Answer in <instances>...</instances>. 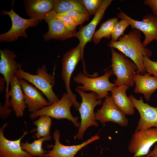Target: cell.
<instances>
[{"mask_svg": "<svg viewBox=\"0 0 157 157\" xmlns=\"http://www.w3.org/2000/svg\"><path fill=\"white\" fill-rule=\"evenodd\" d=\"M141 31L132 29L129 33L124 34L119 41L111 40L108 45L110 48L117 49L127 57L130 58L138 67L136 73L144 74L146 73L143 57L149 58L152 55L151 51L143 45L141 41Z\"/></svg>", "mask_w": 157, "mask_h": 157, "instance_id": "cell-1", "label": "cell"}, {"mask_svg": "<svg viewBox=\"0 0 157 157\" xmlns=\"http://www.w3.org/2000/svg\"><path fill=\"white\" fill-rule=\"evenodd\" d=\"M15 75L31 83L46 96L50 105L59 100L54 93L53 87L55 83L54 74L48 73L45 65L38 67L36 74H31L24 71L20 67Z\"/></svg>", "mask_w": 157, "mask_h": 157, "instance_id": "cell-2", "label": "cell"}, {"mask_svg": "<svg viewBox=\"0 0 157 157\" xmlns=\"http://www.w3.org/2000/svg\"><path fill=\"white\" fill-rule=\"evenodd\" d=\"M75 90L82 99V102L78 110L80 114L81 122L75 138L82 140L84 133L89 127L98 126V123L95 119L94 110L97 106L101 105L102 101L101 99H98L97 94L94 92L86 93L76 88Z\"/></svg>", "mask_w": 157, "mask_h": 157, "instance_id": "cell-3", "label": "cell"}, {"mask_svg": "<svg viewBox=\"0 0 157 157\" xmlns=\"http://www.w3.org/2000/svg\"><path fill=\"white\" fill-rule=\"evenodd\" d=\"M111 50V66L113 74L116 77L114 81L116 86L126 85L132 87L134 85V78L135 71L138 67L135 63L122 53L116 51L114 48Z\"/></svg>", "mask_w": 157, "mask_h": 157, "instance_id": "cell-4", "label": "cell"}, {"mask_svg": "<svg viewBox=\"0 0 157 157\" xmlns=\"http://www.w3.org/2000/svg\"><path fill=\"white\" fill-rule=\"evenodd\" d=\"M113 74L112 69L106 71L104 74L100 76L94 78L89 76L82 72H80L73 78L76 83L82 85L77 86L76 88L83 91H90L96 93L98 99H102L108 96V92L111 91L116 86L111 83L109 78Z\"/></svg>", "mask_w": 157, "mask_h": 157, "instance_id": "cell-5", "label": "cell"}, {"mask_svg": "<svg viewBox=\"0 0 157 157\" xmlns=\"http://www.w3.org/2000/svg\"><path fill=\"white\" fill-rule=\"evenodd\" d=\"M72 105H73V104L72 100L67 93L65 92L58 101L31 113L29 117L32 120L43 115L58 119H66L71 121L76 127L79 128L80 124L78 122V118L73 116L70 111V108Z\"/></svg>", "mask_w": 157, "mask_h": 157, "instance_id": "cell-6", "label": "cell"}, {"mask_svg": "<svg viewBox=\"0 0 157 157\" xmlns=\"http://www.w3.org/2000/svg\"><path fill=\"white\" fill-rule=\"evenodd\" d=\"M82 60L80 44L65 53L62 60L61 77L65 85L67 93L72 100L76 110L79 108L80 104L77 101L76 95L70 88V81L72 74L78 63Z\"/></svg>", "mask_w": 157, "mask_h": 157, "instance_id": "cell-7", "label": "cell"}, {"mask_svg": "<svg viewBox=\"0 0 157 157\" xmlns=\"http://www.w3.org/2000/svg\"><path fill=\"white\" fill-rule=\"evenodd\" d=\"M9 11L3 10L1 11L3 15H8L10 18L12 26L10 29L6 33L0 35V42H10L17 40L20 36L27 38L28 37L26 30L29 27H36L39 21L34 18L25 19L22 18L17 14L13 8Z\"/></svg>", "mask_w": 157, "mask_h": 157, "instance_id": "cell-8", "label": "cell"}, {"mask_svg": "<svg viewBox=\"0 0 157 157\" xmlns=\"http://www.w3.org/2000/svg\"><path fill=\"white\" fill-rule=\"evenodd\" d=\"M157 142V128L135 131L132 135L128 147L129 151L133 157L146 156L151 147Z\"/></svg>", "mask_w": 157, "mask_h": 157, "instance_id": "cell-9", "label": "cell"}, {"mask_svg": "<svg viewBox=\"0 0 157 157\" xmlns=\"http://www.w3.org/2000/svg\"><path fill=\"white\" fill-rule=\"evenodd\" d=\"M118 18L124 19L130 24L132 30L137 29L142 32L145 38L142 42L146 47L153 40L157 42V16L149 14L145 16L142 21L134 19L121 10L117 15Z\"/></svg>", "mask_w": 157, "mask_h": 157, "instance_id": "cell-10", "label": "cell"}, {"mask_svg": "<svg viewBox=\"0 0 157 157\" xmlns=\"http://www.w3.org/2000/svg\"><path fill=\"white\" fill-rule=\"evenodd\" d=\"M0 73L3 76L6 82V101L3 106L10 107L9 96L10 81L16 72L23 65L15 60L17 55L13 51L5 49H0Z\"/></svg>", "mask_w": 157, "mask_h": 157, "instance_id": "cell-11", "label": "cell"}, {"mask_svg": "<svg viewBox=\"0 0 157 157\" xmlns=\"http://www.w3.org/2000/svg\"><path fill=\"white\" fill-rule=\"evenodd\" d=\"M95 119L101 124L110 122L123 127L127 126L129 124L125 115L115 105L111 96L105 98L101 108L95 114Z\"/></svg>", "mask_w": 157, "mask_h": 157, "instance_id": "cell-12", "label": "cell"}, {"mask_svg": "<svg viewBox=\"0 0 157 157\" xmlns=\"http://www.w3.org/2000/svg\"><path fill=\"white\" fill-rule=\"evenodd\" d=\"M129 97L140 116L135 131L150 129L152 127L157 128V107L150 106L144 103L142 97L137 99L133 95H131Z\"/></svg>", "mask_w": 157, "mask_h": 157, "instance_id": "cell-13", "label": "cell"}, {"mask_svg": "<svg viewBox=\"0 0 157 157\" xmlns=\"http://www.w3.org/2000/svg\"><path fill=\"white\" fill-rule=\"evenodd\" d=\"M58 14L53 9L48 13L44 20L49 26L48 31L43 36L44 40L48 41L51 39L62 41L75 37L76 31L68 30L63 23L57 17Z\"/></svg>", "mask_w": 157, "mask_h": 157, "instance_id": "cell-14", "label": "cell"}, {"mask_svg": "<svg viewBox=\"0 0 157 157\" xmlns=\"http://www.w3.org/2000/svg\"><path fill=\"white\" fill-rule=\"evenodd\" d=\"M112 1V0H104L99 10L91 21L86 26L81 27L75 34V37L79 41L83 66H85L83 59L84 48L87 43L91 41L96 26L103 18L106 9Z\"/></svg>", "mask_w": 157, "mask_h": 157, "instance_id": "cell-15", "label": "cell"}, {"mask_svg": "<svg viewBox=\"0 0 157 157\" xmlns=\"http://www.w3.org/2000/svg\"><path fill=\"white\" fill-rule=\"evenodd\" d=\"M19 81L24 94L25 103L29 112L31 113L35 112L43 107L50 105L48 101L43 97L44 94L38 90L35 86L19 77Z\"/></svg>", "mask_w": 157, "mask_h": 157, "instance_id": "cell-16", "label": "cell"}, {"mask_svg": "<svg viewBox=\"0 0 157 157\" xmlns=\"http://www.w3.org/2000/svg\"><path fill=\"white\" fill-rule=\"evenodd\" d=\"M60 133L58 129L55 130L53 138L55 142L52 150L44 155V156L51 157H74L76 153L84 147L94 141L100 139L99 135L97 134L82 143L72 146H66L60 141Z\"/></svg>", "mask_w": 157, "mask_h": 157, "instance_id": "cell-17", "label": "cell"}, {"mask_svg": "<svg viewBox=\"0 0 157 157\" xmlns=\"http://www.w3.org/2000/svg\"><path fill=\"white\" fill-rule=\"evenodd\" d=\"M5 123L0 128V157H35L23 150L21 147V141L23 138L28 133L27 130L24 132L23 135L15 140H8L4 134L5 128L8 125Z\"/></svg>", "mask_w": 157, "mask_h": 157, "instance_id": "cell-18", "label": "cell"}, {"mask_svg": "<svg viewBox=\"0 0 157 157\" xmlns=\"http://www.w3.org/2000/svg\"><path fill=\"white\" fill-rule=\"evenodd\" d=\"M10 89L9 96L11 99L9 102L15 115L17 117H22L25 109L28 107L25 101L22 88L19 81V77L15 74L11 79Z\"/></svg>", "mask_w": 157, "mask_h": 157, "instance_id": "cell-19", "label": "cell"}, {"mask_svg": "<svg viewBox=\"0 0 157 157\" xmlns=\"http://www.w3.org/2000/svg\"><path fill=\"white\" fill-rule=\"evenodd\" d=\"M24 5L26 15L39 21L53 9L52 0H25Z\"/></svg>", "mask_w": 157, "mask_h": 157, "instance_id": "cell-20", "label": "cell"}, {"mask_svg": "<svg viewBox=\"0 0 157 157\" xmlns=\"http://www.w3.org/2000/svg\"><path fill=\"white\" fill-rule=\"evenodd\" d=\"M134 81L135 85L134 92L143 94L145 99L149 101L152 94L157 89V78L148 73L141 74L137 73Z\"/></svg>", "mask_w": 157, "mask_h": 157, "instance_id": "cell-21", "label": "cell"}, {"mask_svg": "<svg viewBox=\"0 0 157 157\" xmlns=\"http://www.w3.org/2000/svg\"><path fill=\"white\" fill-rule=\"evenodd\" d=\"M129 88L124 85L115 86L111 91V97L115 105L124 114L132 115L135 113L134 107L126 92Z\"/></svg>", "mask_w": 157, "mask_h": 157, "instance_id": "cell-22", "label": "cell"}, {"mask_svg": "<svg viewBox=\"0 0 157 157\" xmlns=\"http://www.w3.org/2000/svg\"><path fill=\"white\" fill-rule=\"evenodd\" d=\"M52 1L53 10L57 14L75 10L83 13L89 15L80 0H53Z\"/></svg>", "mask_w": 157, "mask_h": 157, "instance_id": "cell-23", "label": "cell"}, {"mask_svg": "<svg viewBox=\"0 0 157 157\" xmlns=\"http://www.w3.org/2000/svg\"><path fill=\"white\" fill-rule=\"evenodd\" d=\"M51 139V135L42 137L35 140L31 143L28 141L25 142H21V145L22 149L34 157H42L45 154L48 152L44 150L42 147L44 142L49 141Z\"/></svg>", "mask_w": 157, "mask_h": 157, "instance_id": "cell-24", "label": "cell"}, {"mask_svg": "<svg viewBox=\"0 0 157 157\" xmlns=\"http://www.w3.org/2000/svg\"><path fill=\"white\" fill-rule=\"evenodd\" d=\"M118 21V18L114 17L102 23L99 29L94 34L92 39L93 43L95 44H98L103 38L110 39L113 28Z\"/></svg>", "mask_w": 157, "mask_h": 157, "instance_id": "cell-25", "label": "cell"}, {"mask_svg": "<svg viewBox=\"0 0 157 157\" xmlns=\"http://www.w3.org/2000/svg\"><path fill=\"white\" fill-rule=\"evenodd\" d=\"M39 118L33 122L36 127V133L33 134L32 138L34 139L40 138L50 135V130L51 124L50 117L46 115H41Z\"/></svg>", "mask_w": 157, "mask_h": 157, "instance_id": "cell-26", "label": "cell"}, {"mask_svg": "<svg viewBox=\"0 0 157 157\" xmlns=\"http://www.w3.org/2000/svg\"><path fill=\"white\" fill-rule=\"evenodd\" d=\"M129 25V23L125 19H121L120 21H118L113 29L111 35V40L114 41H117L121 36L124 34L125 30Z\"/></svg>", "mask_w": 157, "mask_h": 157, "instance_id": "cell-27", "label": "cell"}, {"mask_svg": "<svg viewBox=\"0 0 157 157\" xmlns=\"http://www.w3.org/2000/svg\"><path fill=\"white\" fill-rule=\"evenodd\" d=\"M90 15H95L101 8L104 0H80Z\"/></svg>", "mask_w": 157, "mask_h": 157, "instance_id": "cell-28", "label": "cell"}, {"mask_svg": "<svg viewBox=\"0 0 157 157\" xmlns=\"http://www.w3.org/2000/svg\"><path fill=\"white\" fill-rule=\"evenodd\" d=\"M68 16L72 18L76 22L77 25H81L85 21L89 20L90 15L77 11L73 10L58 14Z\"/></svg>", "mask_w": 157, "mask_h": 157, "instance_id": "cell-29", "label": "cell"}, {"mask_svg": "<svg viewBox=\"0 0 157 157\" xmlns=\"http://www.w3.org/2000/svg\"><path fill=\"white\" fill-rule=\"evenodd\" d=\"M143 61L146 72L157 78V61H153L148 57L144 56Z\"/></svg>", "mask_w": 157, "mask_h": 157, "instance_id": "cell-30", "label": "cell"}, {"mask_svg": "<svg viewBox=\"0 0 157 157\" xmlns=\"http://www.w3.org/2000/svg\"><path fill=\"white\" fill-rule=\"evenodd\" d=\"M58 19L64 24L65 27L70 31H76L78 26L76 21L72 17L66 15L57 14Z\"/></svg>", "mask_w": 157, "mask_h": 157, "instance_id": "cell-31", "label": "cell"}, {"mask_svg": "<svg viewBox=\"0 0 157 157\" xmlns=\"http://www.w3.org/2000/svg\"><path fill=\"white\" fill-rule=\"evenodd\" d=\"M12 109L9 107L2 105V102H0V117L2 119L6 118L10 116L11 113L13 111Z\"/></svg>", "mask_w": 157, "mask_h": 157, "instance_id": "cell-32", "label": "cell"}, {"mask_svg": "<svg viewBox=\"0 0 157 157\" xmlns=\"http://www.w3.org/2000/svg\"><path fill=\"white\" fill-rule=\"evenodd\" d=\"M144 3L150 8L153 15L157 16V0H145Z\"/></svg>", "mask_w": 157, "mask_h": 157, "instance_id": "cell-33", "label": "cell"}, {"mask_svg": "<svg viewBox=\"0 0 157 157\" xmlns=\"http://www.w3.org/2000/svg\"><path fill=\"white\" fill-rule=\"evenodd\" d=\"M146 157H157V144L155 145L154 149L146 156Z\"/></svg>", "mask_w": 157, "mask_h": 157, "instance_id": "cell-34", "label": "cell"}, {"mask_svg": "<svg viewBox=\"0 0 157 157\" xmlns=\"http://www.w3.org/2000/svg\"><path fill=\"white\" fill-rule=\"evenodd\" d=\"M6 83V81L4 77H2L0 76V92H1L4 91L6 88L5 85Z\"/></svg>", "mask_w": 157, "mask_h": 157, "instance_id": "cell-35", "label": "cell"}, {"mask_svg": "<svg viewBox=\"0 0 157 157\" xmlns=\"http://www.w3.org/2000/svg\"><path fill=\"white\" fill-rule=\"evenodd\" d=\"M42 157H51L49 156H44Z\"/></svg>", "mask_w": 157, "mask_h": 157, "instance_id": "cell-36", "label": "cell"}, {"mask_svg": "<svg viewBox=\"0 0 157 157\" xmlns=\"http://www.w3.org/2000/svg\"><path fill=\"white\" fill-rule=\"evenodd\" d=\"M140 157H146V156H142Z\"/></svg>", "mask_w": 157, "mask_h": 157, "instance_id": "cell-37", "label": "cell"}]
</instances>
